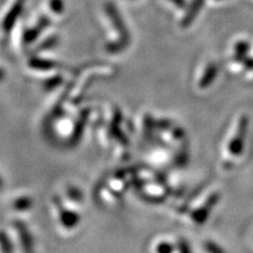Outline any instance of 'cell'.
I'll return each mask as SVG.
<instances>
[{"label": "cell", "instance_id": "1", "mask_svg": "<svg viewBox=\"0 0 253 253\" xmlns=\"http://www.w3.org/2000/svg\"><path fill=\"white\" fill-rule=\"evenodd\" d=\"M220 200V195L216 192L211 193L207 199L201 205L189 206V207L180 209L181 215H183L189 223L193 225H203L208 219L212 209L215 207L218 201Z\"/></svg>", "mask_w": 253, "mask_h": 253}, {"label": "cell", "instance_id": "2", "mask_svg": "<svg viewBox=\"0 0 253 253\" xmlns=\"http://www.w3.org/2000/svg\"><path fill=\"white\" fill-rule=\"evenodd\" d=\"M139 193L142 199L150 203H162L167 199L170 189L166 186L162 178L150 179L138 184Z\"/></svg>", "mask_w": 253, "mask_h": 253}, {"label": "cell", "instance_id": "3", "mask_svg": "<svg viewBox=\"0 0 253 253\" xmlns=\"http://www.w3.org/2000/svg\"><path fill=\"white\" fill-rule=\"evenodd\" d=\"M248 129H249V118L248 116L244 115L240 118L239 123H237L234 135L228 142L227 150L231 156L239 157L243 154L245 141H246V137L248 134Z\"/></svg>", "mask_w": 253, "mask_h": 253}, {"label": "cell", "instance_id": "4", "mask_svg": "<svg viewBox=\"0 0 253 253\" xmlns=\"http://www.w3.org/2000/svg\"><path fill=\"white\" fill-rule=\"evenodd\" d=\"M83 126L82 122L75 117L59 116L54 123V131L57 136L65 139H76L79 136V131Z\"/></svg>", "mask_w": 253, "mask_h": 253}, {"label": "cell", "instance_id": "5", "mask_svg": "<svg viewBox=\"0 0 253 253\" xmlns=\"http://www.w3.org/2000/svg\"><path fill=\"white\" fill-rule=\"evenodd\" d=\"M53 204L59 226L62 229L72 230V229L78 226L79 221H81V216L76 211L70 209V207L63 204L60 200H54Z\"/></svg>", "mask_w": 253, "mask_h": 253}, {"label": "cell", "instance_id": "6", "mask_svg": "<svg viewBox=\"0 0 253 253\" xmlns=\"http://www.w3.org/2000/svg\"><path fill=\"white\" fill-rule=\"evenodd\" d=\"M217 72H218V69L215 63L213 62L207 63V65L205 66L204 70L202 71L199 79H197V86H199V89L206 90L208 89L209 86H211L212 84L214 83V81L216 79Z\"/></svg>", "mask_w": 253, "mask_h": 253}, {"label": "cell", "instance_id": "7", "mask_svg": "<svg viewBox=\"0 0 253 253\" xmlns=\"http://www.w3.org/2000/svg\"><path fill=\"white\" fill-rule=\"evenodd\" d=\"M29 68L32 71H35L38 73H53L55 70L58 69V63H56L53 60L50 59H44V58H36L33 57L28 63Z\"/></svg>", "mask_w": 253, "mask_h": 253}, {"label": "cell", "instance_id": "8", "mask_svg": "<svg viewBox=\"0 0 253 253\" xmlns=\"http://www.w3.org/2000/svg\"><path fill=\"white\" fill-rule=\"evenodd\" d=\"M14 229H15L16 234H17V236H18L19 244L22 247V249L26 251H30L31 246H32V239H31V235L28 232L26 227L20 223H16L14 225Z\"/></svg>", "mask_w": 253, "mask_h": 253}, {"label": "cell", "instance_id": "9", "mask_svg": "<svg viewBox=\"0 0 253 253\" xmlns=\"http://www.w3.org/2000/svg\"><path fill=\"white\" fill-rule=\"evenodd\" d=\"M250 51V44L247 42H237L233 46V61L237 62L244 57L248 56V53Z\"/></svg>", "mask_w": 253, "mask_h": 253}, {"label": "cell", "instance_id": "10", "mask_svg": "<svg viewBox=\"0 0 253 253\" xmlns=\"http://www.w3.org/2000/svg\"><path fill=\"white\" fill-rule=\"evenodd\" d=\"M32 206H33V202L29 196H19L12 203L13 209L18 212H27L32 208Z\"/></svg>", "mask_w": 253, "mask_h": 253}, {"label": "cell", "instance_id": "11", "mask_svg": "<svg viewBox=\"0 0 253 253\" xmlns=\"http://www.w3.org/2000/svg\"><path fill=\"white\" fill-rule=\"evenodd\" d=\"M152 250L158 253H170L176 251V245L168 240H157L153 245Z\"/></svg>", "mask_w": 253, "mask_h": 253}, {"label": "cell", "instance_id": "12", "mask_svg": "<svg viewBox=\"0 0 253 253\" xmlns=\"http://www.w3.org/2000/svg\"><path fill=\"white\" fill-rule=\"evenodd\" d=\"M66 199L70 204H81L83 202V193L75 187H69L66 191Z\"/></svg>", "mask_w": 253, "mask_h": 253}, {"label": "cell", "instance_id": "13", "mask_svg": "<svg viewBox=\"0 0 253 253\" xmlns=\"http://www.w3.org/2000/svg\"><path fill=\"white\" fill-rule=\"evenodd\" d=\"M204 248H205L206 251L211 252V253H221V252H224V249H221L217 244H215L214 242H212V241L206 242L204 244Z\"/></svg>", "mask_w": 253, "mask_h": 253}, {"label": "cell", "instance_id": "14", "mask_svg": "<svg viewBox=\"0 0 253 253\" xmlns=\"http://www.w3.org/2000/svg\"><path fill=\"white\" fill-rule=\"evenodd\" d=\"M1 251L2 252H12L13 251L12 243L4 231L1 233Z\"/></svg>", "mask_w": 253, "mask_h": 253}, {"label": "cell", "instance_id": "15", "mask_svg": "<svg viewBox=\"0 0 253 253\" xmlns=\"http://www.w3.org/2000/svg\"><path fill=\"white\" fill-rule=\"evenodd\" d=\"M237 63H240V65L244 66L247 70H253V58L252 57L246 56L243 59H241L240 61H237Z\"/></svg>", "mask_w": 253, "mask_h": 253}, {"label": "cell", "instance_id": "16", "mask_svg": "<svg viewBox=\"0 0 253 253\" xmlns=\"http://www.w3.org/2000/svg\"><path fill=\"white\" fill-rule=\"evenodd\" d=\"M51 6H52V10L57 14H60L63 10L61 0H53V1L51 2Z\"/></svg>", "mask_w": 253, "mask_h": 253}]
</instances>
